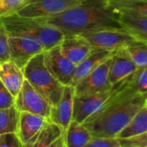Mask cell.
<instances>
[{"mask_svg": "<svg viewBox=\"0 0 147 147\" xmlns=\"http://www.w3.org/2000/svg\"><path fill=\"white\" fill-rule=\"evenodd\" d=\"M131 76L115 84L109 98L83 123L92 137L116 138L129 121L147 106V94L138 93L129 85Z\"/></svg>", "mask_w": 147, "mask_h": 147, "instance_id": "obj_1", "label": "cell"}, {"mask_svg": "<svg viewBox=\"0 0 147 147\" xmlns=\"http://www.w3.org/2000/svg\"><path fill=\"white\" fill-rule=\"evenodd\" d=\"M38 19L53 25L64 35L81 34L105 28H121L117 15L110 9L107 0H81L58 15Z\"/></svg>", "mask_w": 147, "mask_h": 147, "instance_id": "obj_2", "label": "cell"}, {"mask_svg": "<svg viewBox=\"0 0 147 147\" xmlns=\"http://www.w3.org/2000/svg\"><path fill=\"white\" fill-rule=\"evenodd\" d=\"M9 35H18L30 38L39 42L44 51L59 45L64 34L53 27L39 19L23 18L14 14L1 17Z\"/></svg>", "mask_w": 147, "mask_h": 147, "instance_id": "obj_3", "label": "cell"}, {"mask_svg": "<svg viewBox=\"0 0 147 147\" xmlns=\"http://www.w3.org/2000/svg\"><path fill=\"white\" fill-rule=\"evenodd\" d=\"M42 53L34 56L28 62L22 69L23 75L33 88L53 107L59 102L65 86L47 71L44 65Z\"/></svg>", "mask_w": 147, "mask_h": 147, "instance_id": "obj_4", "label": "cell"}, {"mask_svg": "<svg viewBox=\"0 0 147 147\" xmlns=\"http://www.w3.org/2000/svg\"><path fill=\"white\" fill-rule=\"evenodd\" d=\"M92 47L105 49L115 52L125 47L134 39L128 32L122 28H105L90 30L81 34Z\"/></svg>", "mask_w": 147, "mask_h": 147, "instance_id": "obj_5", "label": "cell"}, {"mask_svg": "<svg viewBox=\"0 0 147 147\" xmlns=\"http://www.w3.org/2000/svg\"><path fill=\"white\" fill-rule=\"evenodd\" d=\"M81 0H28L16 12L23 18H45L58 15Z\"/></svg>", "mask_w": 147, "mask_h": 147, "instance_id": "obj_6", "label": "cell"}, {"mask_svg": "<svg viewBox=\"0 0 147 147\" xmlns=\"http://www.w3.org/2000/svg\"><path fill=\"white\" fill-rule=\"evenodd\" d=\"M15 107L19 112L34 114L49 121L51 104L26 79L15 98Z\"/></svg>", "mask_w": 147, "mask_h": 147, "instance_id": "obj_7", "label": "cell"}, {"mask_svg": "<svg viewBox=\"0 0 147 147\" xmlns=\"http://www.w3.org/2000/svg\"><path fill=\"white\" fill-rule=\"evenodd\" d=\"M42 54L44 65L52 76L63 86L71 85L76 65L62 54L59 46L46 50Z\"/></svg>", "mask_w": 147, "mask_h": 147, "instance_id": "obj_8", "label": "cell"}, {"mask_svg": "<svg viewBox=\"0 0 147 147\" xmlns=\"http://www.w3.org/2000/svg\"><path fill=\"white\" fill-rule=\"evenodd\" d=\"M115 89V84H114L109 90L104 91L81 96L74 95L72 120L83 124L104 104L112 95Z\"/></svg>", "mask_w": 147, "mask_h": 147, "instance_id": "obj_9", "label": "cell"}, {"mask_svg": "<svg viewBox=\"0 0 147 147\" xmlns=\"http://www.w3.org/2000/svg\"><path fill=\"white\" fill-rule=\"evenodd\" d=\"M8 47L9 60L22 69L34 56L44 52V48L39 42L18 35H9Z\"/></svg>", "mask_w": 147, "mask_h": 147, "instance_id": "obj_10", "label": "cell"}, {"mask_svg": "<svg viewBox=\"0 0 147 147\" xmlns=\"http://www.w3.org/2000/svg\"><path fill=\"white\" fill-rule=\"evenodd\" d=\"M110 64L111 58L105 60L84 79H82L74 87L75 96L94 94L109 90L113 86L109 81Z\"/></svg>", "mask_w": 147, "mask_h": 147, "instance_id": "obj_11", "label": "cell"}, {"mask_svg": "<svg viewBox=\"0 0 147 147\" xmlns=\"http://www.w3.org/2000/svg\"><path fill=\"white\" fill-rule=\"evenodd\" d=\"M74 95V87L65 86L59 102L51 109L49 121L59 126L63 132L72 121Z\"/></svg>", "mask_w": 147, "mask_h": 147, "instance_id": "obj_12", "label": "cell"}, {"mask_svg": "<svg viewBox=\"0 0 147 147\" xmlns=\"http://www.w3.org/2000/svg\"><path fill=\"white\" fill-rule=\"evenodd\" d=\"M48 122L47 119L40 115L20 112L16 134L22 146L27 145L42 131Z\"/></svg>", "mask_w": 147, "mask_h": 147, "instance_id": "obj_13", "label": "cell"}, {"mask_svg": "<svg viewBox=\"0 0 147 147\" xmlns=\"http://www.w3.org/2000/svg\"><path fill=\"white\" fill-rule=\"evenodd\" d=\"M59 46L62 54L76 65L89 54L92 48L81 34L65 35Z\"/></svg>", "mask_w": 147, "mask_h": 147, "instance_id": "obj_14", "label": "cell"}, {"mask_svg": "<svg viewBox=\"0 0 147 147\" xmlns=\"http://www.w3.org/2000/svg\"><path fill=\"white\" fill-rule=\"evenodd\" d=\"M112 54L113 52L102 48L92 47L89 54L76 65L71 86L75 87L82 79H84L87 75H89L97 66H99L108 59L111 58Z\"/></svg>", "mask_w": 147, "mask_h": 147, "instance_id": "obj_15", "label": "cell"}, {"mask_svg": "<svg viewBox=\"0 0 147 147\" xmlns=\"http://www.w3.org/2000/svg\"><path fill=\"white\" fill-rule=\"evenodd\" d=\"M137 69V66L126 53L124 47L120 48L113 52L109 72V81L111 85H114L131 76Z\"/></svg>", "mask_w": 147, "mask_h": 147, "instance_id": "obj_16", "label": "cell"}, {"mask_svg": "<svg viewBox=\"0 0 147 147\" xmlns=\"http://www.w3.org/2000/svg\"><path fill=\"white\" fill-rule=\"evenodd\" d=\"M118 22L134 39L147 42V15L140 12H121Z\"/></svg>", "mask_w": 147, "mask_h": 147, "instance_id": "obj_17", "label": "cell"}, {"mask_svg": "<svg viewBox=\"0 0 147 147\" xmlns=\"http://www.w3.org/2000/svg\"><path fill=\"white\" fill-rule=\"evenodd\" d=\"M23 71L10 60L0 62V82L16 98L24 82Z\"/></svg>", "mask_w": 147, "mask_h": 147, "instance_id": "obj_18", "label": "cell"}, {"mask_svg": "<svg viewBox=\"0 0 147 147\" xmlns=\"http://www.w3.org/2000/svg\"><path fill=\"white\" fill-rule=\"evenodd\" d=\"M63 134V130L59 126L49 121L35 138L22 147H57Z\"/></svg>", "mask_w": 147, "mask_h": 147, "instance_id": "obj_19", "label": "cell"}, {"mask_svg": "<svg viewBox=\"0 0 147 147\" xmlns=\"http://www.w3.org/2000/svg\"><path fill=\"white\" fill-rule=\"evenodd\" d=\"M91 138L92 135L89 130L83 124L73 120L63 134L65 147H84Z\"/></svg>", "mask_w": 147, "mask_h": 147, "instance_id": "obj_20", "label": "cell"}, {"mask_svg": "<svg viewBox=\"0 0 147 147\" xmlns=\"http://www.w3.org/2000/svg\"><path fill=\"white\" fill-rule=\"evenodd\" d=\"M147 133V106L143 107L117 134V139Z\"/></svg>", "mask_w": 147, "mask_h": 147, "instance_id": "obj_21", "label": "cell"}, {"mask_svg": "<svg viewBox=\"0 0 147 147\" xmlns=\"http://www.w3.org/2000/svg\"><path fill=\"white\" fill-rule=\"evenodd\" d=\"M124 50L137 68L147 67V42L134 40Z\"/></svg>", "mask_w": 147, "mask_h": 147, "instance_id": "obj_22", "label": "cell"}, {"mask_svg": "<svg viewBox=\"0 0 147 147\" xmlns=\"http://www.w3.org/2000/svg\"><path fill=\"white\" fill-rule=\"evenodd\" d=\"M110 9L117 15L121 12H140L147 15V0H107Z\"/></svg>", "mask_w": 147, "mask_h": 147, "instance_id": "obj_23", "label": "cell"}, {"mask_svg": "<svg viewBox=\"0 0 147 147\" xmlns=\"http://www.w3.org/2000/svg\"><path fill=\"white\" fill-rule=\"evenodd\" d=\"M19 113L15 106L0 109V135L16 133Z\"/></svg>", "mask_w": 147, "mask_h": 147, "instance_id": "obj_24", "label": "cell"}, {"mask_svg": "<svg viewBox=\"0 0 147 147\" xmlns=\"http://www.w3.org/2000/svg\"><path fill=\"white\" fill-rule=\"evenodd\" d=\"M129 85L138 93L147 94V67L138 68L132 74Z\"/></svg>", "mask_w": 147, "mask_h": 147, "instance_id": "obj_25", "label": "cell"}, {"mask_svg": "<svg viewBox=\"0 0 147 147\" xmlns=\"http://www.w3.org/2000/svg\"><path fill=\"white\" fill-rule=\"evenodd\" d=\"M27 1L28 0H0V18L16 14Z\"/></svg>", "mask_w": 147, "mask_h": 147, "instance_id": "obj_26", "label": "cell"}, {"mask_svg": "<svg viewBox=\"0 0 147 147\" xmlns=\"http://www.w3.org/2000/svg\"><path fill=\"white\" fill-rule=\"evenodd\" d=\"M121 147H147V133L118 139Z\"/></svg>", "mask_w": 147, "mask_h": 147, "instance_id": "obj_27", "label": "cell"}, {"mask_svg": "<svg viewBox=\"0 0 147 147\" xmlns=\"http://www.w3.org/2000/svg\"><path fill=\"white\" fill-rule=\"evenodd\" d=\"M8 38L9 34L0 18V62L9 60Z\"/></svg>", "mask_w": 147, "mask_h": 147, "instance_id": "obj_28", "label": "cell"}, {"mask_svg": "<svg viewBox=\"0 0 147 147\" xmlns=\"http://www.w3.org/2000/svg\"><path fill=\"white\" fill-rule=\"evenodd\" d=\"M84 147H121L117 138L92 137Z\"/></svg>", "mask_w": 147, "mask_h": 147, "instance_id": "obj_29", "label": "cell"}, {"mask_svg": "<svg viewBox=\"0 0 147 147\" xmlns=\"http://www.w3.org/2000/svg\"><path fill=\"white\" fill-rule=\"evenodd\" d=\"M15 106V97L0 82V109H5Z\"/></svg>", "mask_w": 147, "mask_h": 147, "instance_id": "obj_30", "label": "cell"}, {"mask_svg": "<svg viewBox=\"0 0 147 147\" xmlns=\"http://www.w3.org/2000/svg\"><path fill=\"white\" fill-rule=\"evenodd\" d=\"M0 147H22L16 134L0 135Z\"/></svg>", "mask_w": 147, "mask_h": 147, "instance_id": "obj_31", "label": "cell"}, {"mask_svg": "<svg viewBox=\"0 0 147 147\" xmlns=\"http://www.w3.org/2000/svg\"><path fill=\"white\" fill-rule=\"evenodd\" d=\"M57 147H65V143H64V140H63V137H62V139H61V140H60L59 144L58 145V146Z\"/></svg>", "mask_w": 147, "mask_h": 147, "instance_id": "obj_32", "label": "cell"}]
</instances>
